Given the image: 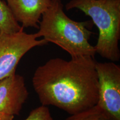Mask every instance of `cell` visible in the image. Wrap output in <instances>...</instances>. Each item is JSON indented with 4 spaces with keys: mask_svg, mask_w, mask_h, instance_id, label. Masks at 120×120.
I'll return each instance as SVG.
<instances>
[{
    "mask_svg": "<svg viewBox=\"0 0 120 120\" xmlns=\"http://www.w3.org/2000/svg\"><path fill=\"white\" fill-rule=\"evenodd\" d=\"M16 21L23 28H38L42 14L52 0H6Z\"/></svg>",
    "mask_w": 120,
    "mask_h": 120,
    "instance_id": "7",
    "label": "cell"
},
{
    "mask_svg": "<svg viewBox=\"0 0 120 120\" xmlns=\"http://www.w3.org/2000/svg\"><path fill=\"white\" fill-rule=\"evenodd\" d=\"M65 8L79 9L90 16L99 32L96 53L112 62L119 61L120 0H71Z\"/></svg>",
    "mask_w": 120,
    "mask_h": 120,
    "instance_id": "3",
    "label": "cell"
},
{
    "mask_svg": "<svg viewBox=\"0 0 120 120\" xmlns=\"http://www.w3.org/2000/svg\"><path fill=\"white\" fill-rule=\"evenodd\" d=\"M41 18L36 33L38 38L42 37L48 43L57 45L71 57H94L95 49L89 42L92 32L88 28L93 23L92 21L77 22L71 19L64 12L61 0H52Z\"/></svg>",
    "mask_w": 120,
    "mask_h": 120,
    "instance_id": "2",
    "label": "cell"
},
{
    "mask_svg": "<svg viewBox=\"0 0 120 120\" xmlns=\"http://www.w3.org/2000/svg\"><path fill=\"white\" fill-rule=\"evenodd\" d=\"M65 120H113L97 104L79 113L71 115Z\"/></svg>",
    "mask_w": 120,
    "mask_h": 120,
    "instance_id": "9",
    "label": "cell"
},
{
    "mask_svg": "<svg viewBox=\"0 0 120 120\" xmlns=\"http://www.w3.org/2000/svg\"><path fill=\"white\" fill-rule=\"evenodd\" d=\"M98 83L97 105L113 120H120V66L113 62H96Z\"/></svg>",
    "mask_w": 120,
    "mask_h": 120,
    "instance_id": "5",
    "label": "cell"
},
{
    "mask_svg": "<svg viewBox=\"0 0 120 120\" xmlns=\"http://www.w3.org/2000/svg\"><path fill=\"white\" fill-rule=\"evenodd\" d=\"M23 27L13 16L7 3L0 0V31L6 34L19 32Z\"/></svg>",
    "mask_w": 120,
    "mask_h": 120,
    "instance_id": "8",
    "label": "cell"
},
{
    "mask_svg": "<svg viewBox=\"0 0 120 120\" xmlns=\"http://www.w3.org/2000/svg\"><path fill=\"white\" fill-rule=\"evenodd\" d=\"M96 61L91 56L55 58L37 67L32 85L43 106L73 115L93 107L98 100Z\"/></svg>",
    "mask_w": 120,
    "mask_h": 120,
    "instance_id": "1",
    "label": "cell"
},
{
    "mask_svg": "<svg viewBox=\"0 0 120 120\" xmlns=\"http://www.w3.org/2000/svg\"><path fill=\"white\" fill-rule=\"evenodd\" d=\"M14 116L0 112V120H13Z\"/></svg>",
    "mask_w": 120,
    "mask_h": 120,
    "instance_id": "11",
    "label": "cell"
},
{
    "mask_svg": "<svg viewBox=\"0 0 120 120\" xmlns=\"http://www.w3.org/2000/svg\"><path fill=\"white\" fill-rule=\"evenodd\" d=\"M24 120H53V118L47 106L42 105L31 111Z\"/></svg>",
    "mask_w": 120,
    "mask_h": 120,
    "instance_id": "10",
    "label": "cell"
},
{
    "mask_svg": "<svg viewBox=\"0 0 120 120\" xmlns=\"http://www.w3.org/2000/svg\"><path fill=\"white\" fill-rule=\"evenodd\" d=\"M38 38L36 33L27 34L24 28L13 34L0 31V80L16 72L18 64L27 52L48 43Z\"/></svg>",
    "mask_w": 120,
    "mask_h": 120,
    "instance_id": "4",
    "label": "cell"
},
{
    "mask_svg": "<svg viewBox=\"0 0 120 120\" xmlns=\"http://www.w3.org/2000/svg\"><path fill=\"white\" fill-rule=\"evenodd\" d=\"M28 97L23 76L15 72L0 80V112L19 115Z\"/></svg>",
    "mask_w": 120,
    "mask_h": 120,
    "instance_id": "6",
    "label": "cell"
}]
</instances>
